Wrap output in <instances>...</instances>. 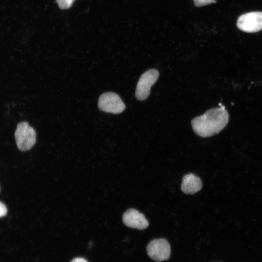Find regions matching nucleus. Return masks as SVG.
Listing matches in <instances>:
<instances>
[{
	"mask_svg": "<svg viewBox=\"0 0 262 262\" xmlns=\"http://www.w3.org/2000/svg\"><path fill=\"white\" fill-rule=\"evenodd\" d=\"M70 262H88L87 260L82 257H77L73 259Z\"/></svg>",
	"mask_w": 262,
	"mask_h": 262,
	"instance_id": "f8f14e48",
	"label": "nucleus"
},
{
	"mask_svg": "<svg viewBox=\"0 0 262 262\" xmlns=\"http://www.w3.org/2000/svg\"><path fill=\"white\" fill-rule=\"evenodd\" d=\"M7 213V209L6 205L0 201V217L5 216Z\"/></svg>",
	"mask_w": 262,
	"mask_h": 262,
	"instance_id": "9b49d317",
	"label": "nucleus"
},
{
	"mask_svg": "<svg viewBox=\"0 0 262 262\" xmlns=\"http://www.w3.org/2000/svg\"><path fill=\"white\" fill-rule=\"evenodd\" d=\"M146 249L149 257L157 262L168 260L171 255L170 244L164 238L151 241L147 246Z\"/></svg>",
	"mask_w": 262,
	"mask_h": 262,
	"instance_id": "39448f33",
	"label": "nucleus"
},
{
	"mask_svg": "<svg viewBox=\"0 0 262 262\" xmlns=\"http://www.w3.org/2000/svg\"><path fill=\"white\" fill-rule=\"evenodd\" d=\"M122 221L127 227L138 229H144L148 226L145 215L134 209L127 210L123 214Z\"/></svg>",
	"mask_w": 262,
	"mask_h": 262,
	"instance_id": "0eeeda50",
	"label": "nucleus"
},
{
	"mask_svg": "<svg viewBox=\"0 0 262 262\" xmlns=\"http://www.w3.org/2000/svg\"><path fill=\"white\" fill-rule=\"evenodd\" d=\"M159 73L156 69H150L144 72L137 83L135 97L139 100L146 99L150 94V88L157 81Z\"/></svg>",
	"mask_w": 262,
	"mask_h": 262,
	"instance_id": "7ed1b4c3",
	"label": "nucleus"
},
{
	"mask_svg": "<svg viewBox=\"0 0 262 262\" xmlns=\"http://www.w3.org/2000/svg\"><path fill=\"white\" fill-rule=\"evenodd\" d=\"M236 26L239 30L246 33L260 31L262 30V12H251L241 15Z\"/></svg>",
	"mask_w": 262,
	"mask_h": 262,
	"instance_id": "423d86ee",
	"label": "nucleus"
},
{
	"mask_svg": "<svg viewBox=\"0 0 262 262\" xmlns=\"http://www.w3.org/2000/svg\"><path fill=\"white\" fill-rule=\"evenodd\" d=\"M229 115L224 105L207 110L191 121L194 131L201 137L212 136L219 133L228 123Z\"/></svg>",
	"mask_w": 262,
	"mask_h": 262,
	"instance_id": "f257e3e1",
	"label": "nucleus"
},
{
	"mask_svg": "<svg viewBox=\"0 0 262 262\" xmlns=\"http://www.w3.org/2000/svg\"><path fill=\"white\" fill-rule=\"evenodd\" d=\"M75 0H56L59 8L61 9L69 8Z\"/></svg>",
	"mask_w": 262,
	"mask_h": 262,
	"instance_id": "1a4fd4ad",
	"label": "nucleus"
},
{
	"mask_svg": "<svg viewBox=\"0 0 262 262\" xmlns=\"http://www.w3.org/2000/svg\"><path fill=\"white\" fill-rule=\"evenodd\" d=\"M36 132L29 123H19L15 133L16 146L20 151H26L32 148L36 142Z\"/></svg>",
	"mask_w": 262,
	"mask_h": 262,
	"instance_id": "f03ea898",
	"label": "nucleus"
},
{
	"mask_svg": "<svg viewBox=\"0 0 262 262\" xmlns=\"http://www.w3.org/2000/svg\"><path fill=\"white\" fill-rule=\"evenodd\" d=\"M98 107L104 112L118 114L125 110L126 105L118 95L108 92L102 94L99 97Z\"/></svg>",
	"mask_w": 262,
	"mask_h": 262,
	"instance_id": "20e7f679",
	"label": "nucleus"
},
{
	"mask_svg": "<svg viewBox=\"0 0 262 262\" xmlns=\"http://www.w3.org/2000/svg\"><path fill=\"white\" fill-rule=\"evenodd\" d=\"M194 5L196 7H201L216 2L215 0H193Z\"/></svg>",
	"mask_w": 262,
	"mask_h": 262,
	"instance_id": "9d476101",
	"label": "nucleus"
},
{
	"mask_svg": "<svg viewBox=\"0 0 262 262\" xmlns=\"http://www.w3.org/2000/svg\"><path fill=\"white\" fill-rule=\"evenodd\" d=\"M202 187V181L198 177L192 173L183 176L181 189L185 194H194L199 191Z\"/></svg>",
	"mask_w": 262,
	"mask_h": 262,
	"instance_id": "6e6552de",
	"label": "nucleus"
}]
</instances>
